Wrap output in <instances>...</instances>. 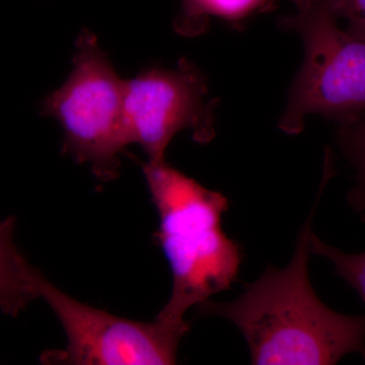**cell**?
<instances>
[{
  "label": "cell",
  "instance_id": "obj_1",
  "mask_svg": "<svg viewBox=\"0 0 365 365\" xmlns=\"http://www.w3.org/2000/svg\"><path fill=\"white\" fill-rule=\"evenodd\" d=\"M324 182L287 267L268 266L232 302L208 299L198 306L200 316L225 319L239 328L253 364H336L350 353L365 354V316L333 311L309 280L312 227Z\"/></svg>",
  "mask_w": 365,
  "mask_h": 365
},
{
  "label": "cell",
  "instance_id": "obj_2",
  "mask_svg": "<svg viewBox=\"0 0 365 365\" xmlns=\"http://www.w3.org/2000/svg\"><path fill=\"white\" fill-rule=\"evenodd\" d=\"M160 225L153 235L173 276L169 302L155 318L182 323L185 314L237 279L242 261L239 245L223 232L228 199L170 167L143 165Z\"/></svg>",
  "mask_w": 365,
  "mask_h": 365
},
{
  "label": "cell",
  "instance_id": "obj_3",
  "mask_svg": "<svg viewBox=\"0 0 365 365\" xmlns=\"http://www.w3.org/2000/svg\"><path fill=\"white\" fill-rule=\"evenodd\" d=\"M279 26L304 41V59L288 93L278 126L297 134L309 115L340 125L351 124L365 113V40L338 25L317 0L297 6Z\"/></svg>",
  "mask_w": 365,
  "mask_h": 365
},
{
  "label": "cell",
  "instance_id": "obj_4",
  "mask_svg": "<svg viewBox=\"0 0 365 365\" xmlns=\"http://www.w3.org/2000/svg\"><path fill=\"white\" fill-rule=\"evenodd\" d=\"M73 69L42 103V114L63 130L62 150L103 182L119 176L129 141L125 122V81L119 78L95 34L83 30L76 42Z\"/></svg>",
  "mask_w": 365,
  "mask_h": 365
},
{
  "label": "cell",
  "instance_id": "obj_5",
  "mask_svg": "<svg viewBox=\"0 0 365 365\" xmlns=\"http://www.w3.org/2000/svg\"><path fill=\"white\" fill-rule=\"evenodd\" d=\"M39 297L56 314L66 334V349L41 357L43 364L66 365H168L177 362L178 348L189 332L187 322L120 318L64 294L41 273Z\"/></svg>",
  "mask_w": 365,
  "mask_h": 365
},
{
  "label": "cell",
  "instance_id": "obj_6",
  "mask_svg": "<svg viewBox=\"0 0 365 365\" xmlns=\"http://www.w3.org/2000/svg\"><path fill=\"white\" fill-rule=\"evenodd\" d=\"M207 78L187 58L176 68L151 67L125 81V122L129 141L138 143L148 163L165 162L168 146L185 129L196 143L215 136L217 98L206 101Z\"/></svg>",
  "mask_w": 365,
  "mask_h": 365
},
{
  "label": "cell",
  "instance_id": "obj_7",
  "mask_svg": "<svg viewBox=\"0 0 365 365\" xmlns=\"http://www.w3.org/2000/svg\"><path fill=\"white\" fill-rule=\"evenodd\" d=\"M16 217L0 222V309L18 317L34 299H39L41 273L29 263L14 241Z\"/></svg>",
  "mask_w": 365,
  "mask_h": 365
},
{
  "label": "cell",
  "instance_id": "obj_8",
  "mask_svg": "<svg viewBox=\"0 0 365 365\" xmlns=\"http://www.w3.org/2000/svg\"><path fill=\"white\" fill-rule=\"evenodd\" d=\"M275 9L276 0H182L174 29L179 35L195 37L207 30L212 19L240 28Z\"/></svg>",
  "mask_w": 365,
  "mask_h": 365
},
{
  "label": "cell",
  "instance_id": "obj_9",
  "mask_svg": "<svg viewBox=\"0 0 365 365\" xmlns=\"http://www.w3.org/2000/svg\"><path fill=\"white\" fill-rule=\"evenodd\" d=\"M312 254L328 259L333 264L335 274L345 280L356 290L365 304V252L359 254H348L330 246L312 232ZM365 359V354L364 355Z\"/></svg>",
  "mask_w": 365,
  "mask_h": 365
},
{
  "label": "cell",
  "instance_id": "obj_10",
  "mask_svg": "<svg viewBox=\"0 0 365 365\" xmlns=\"http://www.w3.org/2000/svg\"><path fill=\"white\" fill-rule=\"evenodd\" d=\"M336 20L347 21L353 35L365 40V0H317Z\"/></svg>",
  "mask_w": 365,
  "mask_h": 365
},
{
  "label": "cell",
  "instance_id": "obj_11",
  "mask_svg": "<svg viewBox=\"0 0 365 365\" xmlns=\"http://www.w3.org/2000/svg\"><path fill=\"white\" fill-rule=\"evenodd\" d=\"M338 144L353 167L365 163V118L351 124L341 125L338 131Z\"/></svg>",
  "mask_w": 365,
  "mask_h": 365
},
{
  "label": "cell",
  "instance_id": "obj_12",
  "mask_svg": "<svg viewBox=\"0 0 365 365\" xmlns=\"http://www.w3.org/2000/svg\"><path fill=\"white\" fill-rule=\"evenodd\" d=\"M356 185L348 194V202L353 210L365 222V163L354 165Z\"/></svg>",
  "mask_w": 365,
  "mask_h": 365
}]
</instances>
